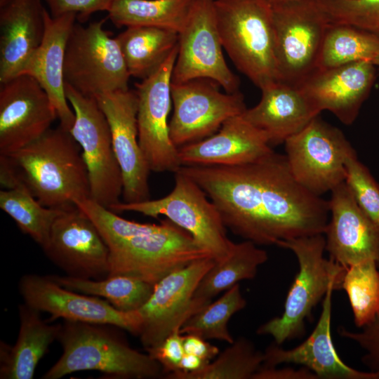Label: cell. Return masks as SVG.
<instances>
[{"label": "cell", "instance_id": "cell-37", "mask_svg": "<svg viewBox=\"0 0 379 379\" xmlns=\"http://www.w3.org/2000/svg\"><path fill=\"white\" fill-rule=\"evenodd\" d=\"M329 23L353 26L379 37V0H316Z\"/></svg>", "mask_w": 379, "mask_h": 379}, {"label": "cell", "instance_id": "cell-28", "mask_svg": "<svg viewBox=\"0 0 379 379\" xmlns=\"http://www.w3.org/2000/svg\"><path fill=\"white\" fill-rule=\"evenodd\" d=\"M116 39L131 77L152 74L178 45L179 34L154 27H128Z\"/></svg>", "mask_w": 379, "mask_h": 379}, {"label": "cell", "instance_id": "cell-30", "mask_svg": "<svg viewBox=\"0 0 379 379\" xmlns=\"http://www.w3.org/2000/svg\"><path fill=\"white\" fill-rule=\"evenodd\" d=\"M267 260V251L255 243L248 240L234 243L228 258L215 262L201 280L194 298L210 303L215 296L239 281L255 278L259 267Z\"/></svg>", "mask_w": 379, "mask_h": 379}, {"label": "cell", "instance_id": "cell-25", "mask_svg": "<svg viewBox=\"0 0 379 379\" xmlns=\"http://www.w3.org/2000/svg\"><path fill=\"white\" fill-rule=\"evenodd\" d=\"M46 11L41 0H0V83L21 74L41 44Z\"/></svg>", "mask_w": 379, "mask_h": 379}, {"label": "cell", "instance_id": "cell-12", "mask_svg": "<svg viewBox=\"0 0 379 379\" xmlns=\"http://www.w3.org/2000/svg\"><path fill=\"white\" fill-rule=\"evenodd\" d=\"M211 257L194 261L166 275L154 286L147 302L138 310V335L145 350L159 345L207 303L194 298L197 288L215 264Z\"/></svg>", "mask_w": 379, "mask_h": 379}, {"label": "cell", "instance_id": "cell-19", "mask_svg": "<svg viewBox=\"0 0 379 379\" xmlns=\"http://www.w3.org/2000/svg\"><path fill=\"white\" fill-rule=\"evenodd\" d=\"M96 99L109 125L113 148L122 173L123 202L150 199L151 170L138 140L136 91H118Z\"/></svg>", "mask_w": 379, "mask_h": 379}, {"label": "cell", "instance_id": "cell-21", "mask_svg": "<svg viewBox=\"0 0 379 379\" xmlns=\"http://www.w3.org/2000/svg\"><path fill=\"white\" fill-rule=\"evenodd\" d=\"M375 67L371 61L362 60L319 69L299 86L319 112L328 110L350 125L371 92Z\"/></svg>", "mask_w": 379, "mask_h": 379}, {"label": "cell", "instance_id": "cell-29", "mask_svg": "<svg viewBox=\"0 0 379 379\" xmlns=\"http://www.w3.org/2000/svg\"><path fill=\"white\" fill-rule=\"evenodd\" d=\"M194 0H114L108 18L117 27L145 26L178 34L184 28Z\"/></svg>", "mask_w": 379, "mask_h": 379}, {"label": "cell", "instance_id": "cell-23", "mask_svg": "<svg viewBox=\"0 0 379 379\" xmlns=\"http://www.w3.org/2000/svg\"><path fill=\"white\" fill-rule=\"evenodd\" d=\"M273 152L264 134L242 114L227 120L210 137L178 148L182 166L242 165L260 159Z\"/></svg>", "mask_w": 379, "mask_h": 379}, {"label": "cell", "instance_id": "cell-6", "mask_svg": "<svg viewBox=\"0 0 379 379\" xmlns=\"http://www.w3.org/2000/svg\"><path fill=\"white\" fill-rule=\"evenodd\" d=\"M223 48L255 86L279 80L272 6L265 0H215Z\"/></svg>", "mask_w": 379, "mask_h": 379}, {"label": "cell", "instance_id": "cell-16", "mask_svg": "<svg viewBox=\"0 0 379 379\" xmlns=\"http://www.w3.org/2000/svg\"><path fill=\"white\" fill-rule=\"evenodd\" d=\"M42 249L67 276L100 279L109 274L108 246L95 223L76 205L57 216Z\"/></svg>", "mask_w": 379, "mask_h": 379}, {"label": "cell", "instance_id": "cell-41", "mask_svg": "<svg viewBox=\"0 0 379 379\" xmlns=\"http://www.w3.org/2000/svg\"><path fill=\"white\" fill-rule=\"evenodd\" d=\"M184 335L175 329L159 345L146 350L161 366L164 373L179 371L180 362L185 354Z\"/></svg>", "mask_w": 379, "mask_h": 379}, {"label": "cell", "instance_id": "cell-34", "mask_svg": "<svg viewBox=\"0 0 379 379\" xmlns=\"http://www.w3.org/2000/svg\"><path fill=\"white\" fill-rule=\"evenodd\" d=\"M0 208L41 248L47 243L54 220L63 210L41 205L24 187L1 190Z\"/></svg>", "mask_w": 379, "mask_h": 379}, {"label": "cell", "instance_id": "cell-11", "mask_svg": "<svg viewBox=\"0 0 379 379\" xmlns=\"http://www.w3.org/2000/svg\"><path fill=\"white\" fill-rule=\"evenodd\" d=\"M284 145L295 179L319 196L345 182L346 161L355 152L343 132L319 115L288 138Z\"/></svg>", "mask_w": 379, "mask_h": 379}, {"label": "cell", "instance_id": "cell-3", "mask_svg": "<svg viewBox=\"0 0 379 379\" xmlns=\"http://www.w3.org/2000/svg\"><path fill=\"white\" fill-rule=\"evenodd\" d=\"M21 187L43 206L65 209L91 199L88 173L81 149L61 126L23 148L6 155Z\"/></svg>", "mask_w": 379, "mask_h": 379}, {"label": "cell", "instance_id": "cell-32", "mask_svg": "<svg viewBox=\"0 0 379 379\" xmlns=\"http://www.w3.org/2000/svg\"><path fill=\"white\" fill-rule=\"evenodd\" d=\"M378 55L379 37L351 25L329 23L317 69L362 60L373 62Z\"/></svg>", "mask_w": 379, "mask_h": 379}, {"label": "cell", "instance_id": "cell-7", "mask_svg": "<svg viewBox=\"0 0 379 379\" xmlns=\"http://www.w3.org/2000/svg\"><path fill=\"white\" fill-rule=\"evenodd\" d=\"M109 210L136 212L157 218L164 216L187 231L216 262L230 255L234 242L227 235L220 213L205 192L190 178L178 171L175 185L166 196L136 203L120 201Z\"/></svg>", "mask_w": 379, "mask_h": 379}, {"label": "cell", "instance_id": "cell-31", "mask_svg": "<svg viewBox=\"0 0 379 379\" xmlns=\"http://www.w3.org/2000/svg\"><path fill=\"white\" fill-rule=\"evenodd\" d=\"M50 276L66 288L102 298L116 309L125 312L140 309L149 299L154 286L140 278L124 274L109 275L100 279Z\"/></svg>", "mask_w": 379, "mask_h": 379}, {"label": "cell", "instance_id": "cell-22", "mask_svg": "<svg viewBox=\"0 0 379 379\" xmlns=\"http://www.w3.org/2000/svg\"><path fill=\"white\" fill-rule=\"evenodd\" d=\"M331 287L323 298L318 322L310 336L288 350L273 343L263 352L264 366L281 364L300 365L315 373L319 379H379V373L350 367L338 356L331 336Z\"/></svg>", "mask_w": 379, "mask_h": 379}, {"label": "cell", "instance_id": "cell-14", "mask_svg": "<svg viewBox=\"0 0 379 379\" xmlns=\"http://www.w3.org/2000/svg\"><path fill=\"white\" fill-rule=\"evenodd\" d=\"M214 2L194 0L179 33L172 83L206 79L222 86L227 93H235L239 91V79L228 67L222 54Z\"/></svg>", "mask_w": 379, "mask_h": 379}, {"label": "cell", "instance_id": "cell-39", "mask_svg": "<svg viewBox=\"0 0 379 379\" xmlns=\"http://www.w3.org/2000/svg\"><path fill=\"white\" fill-rule=\"evenodd\" d=\"M338 333L341 338L357 343L364 351L361 362L369 371L379 373V313L359 331H352L340 326Z\"/></svg>", "mask_w": 379, "mask_h": 379}, {"label": "cell", "instance_id": "cell-38", "mask_svg": "<svg viewBox=\"0 0 379 379\" xmlns=\"http://www.w3.org/2000/svg\"><path fill=\"white\" fill-rule=\"evenodd\" d=\"M345 182L359 206L379 225V184L367 168L352 154L345 164Z\"/></svg>", "mask_w": 379, "mask_h": 379}, {"label": "cell", "instance_id": "cell-33", "mask_svg": "<svg viewBox=\"0 0 379 379\" xmlns=\"http://www.w3.org/2000/svg\"><path fill=\"white\" fill-rule=\"evenodd\" d=\"M263 352L245 337H239L217 358L195 372H171L168 379H252L263 364Z\"/></svg>", "mask_w": 379, "mask_h": 379}, {"label": "cell", "instance_id": "cell-17", "mask_svg": "<svg viewBox=\"0 0 379 379\" xmlns=\"http://www.w3.org/2000/svg\"><path fill=\"white\" fill-rule=\"evenodd\" d=\"M24 302L50 314L48 321H64L105 324L137 335L140 329L138 311L125 312L106 300L63 287L50 275L27 274L18 284Z\"/></svg>", "mask_w": 379, "mask_h": 379}, {"label": "cell", "instance_id": "cell-35", "mask_svg": "<svg viewBox=\"0 0 379 379\" xmlns=\"http://www.w3.org/2000/svg\"><path fill=\"white\" fill-rule=\"evenodd\" d=\"M246 306L240 286L235 284L217 300L211 302L190 317L181 326L180 333L192 334L205 340L234 341L228 329L231 317Z\"/></svg>", "mask_w": 379, "mask_h": 379}, {"label": "cell", "instance_id": "cell-24", "mask_svg": "<svg viewBox=\"0 0 379 379\" xmlns=\"http://www.w3.org/2000/svg\"><path fill=\"white\" fill-rule=\"evenodd\" d=\"M260 90V102L242 117L264 134L271 146L284 143L320 114L300 86L277 80Z\"/></svg>", "mask_w": 379, "mask_h": 379}, {"label": "cell", "instance_id": "cell-45", "mask_svg": "<svg viewBox=\"0 0 379 379\" xmlns=\"http://www.w3.org/2000/svg\"><path fill=\"white\" fill-rule=\"evenodd\" d=\"M267 3H269L270 4H276V3H279V2H281V1H289V0H265Z\"/></svg>", "mask_w": 379, "mask_h": 379}, {"label": "cell", "instance_id": "cell-15", "mask_svg": "<svg viewBox=\"0 0 379 379\" xmlns=\"http://www.w3.org/2000/svg\"><path fill=\"white\" fill-rule=\"evenodd\" d=\"M178 52V45L152 74L135 84L139 144L151 171L156 173H175L182 166L168 121L172 73Z\"/></svg>", "mask_w": 379, "mask_h": 379}, {"label": "cell", "instance_id": "cell-20", "mask_svg": "<svg viewBox=\"0 0 379 379\" xmlns=\"http://www.w3.org/2000/svg\"><path fill=\"white\" fill-rule=\"evenodd\" d=\"M326 234L329 258L346 269L373 260L379 267V225L357 204L345 182L331 191Z\"/></svg>", "mask_w": 379, "mask_h": 379}, {"label": "cell", "instance_id": "cell-36", "mask_svg": "<svg viewBox=\"0 0 379 379\" xmlns=\"http://www.w3.org/2000/svg\"><path fill=\"white\" fill-rule=\"evenodd\" d=\"M342 289L348 296L357 328L371 322L379 313V267L368 260L347 268Z\"/></svg>", "mask_w": 379, "mask_h": 379}, {"label": "cell", "instance_id": "cell-26", "mask_svg": "<svg viewBox=\"0 0 379 379\" xmlns=\"http://www.w3.org/2000/svg\"><path fill=\"white\" fill-rule=\"evenodd\" d=\"M76 20L74 13L53 18L46 10L43 40L21 72L39 82L55 109L59 125L69 131L75 115L65 95L63 67L67 39Z\"/></svg>", "mask_w": 379, "mask_h": 379}, {"label": "cell", "instance_id": "cell-10", "mask_svg": "<svg viewBox=\"0 0 379 379\" xmlns=\"http://www.w3.org/2000/svg\"><path fill=\"white\" fill-rule=\"evenodd\" d=\"M65 92L75 115L69 133L81 149L91 199L109 209L121 201L123 177L107 119L95 98L84 95L66 83Z\"/></svg>", "mask_w": 379, "mask_h": 379}, {"label": "cell", "instance_id": "cell-9", "mask_svg": "<svg viewBox=\"0 0 379 379\" xmlns=\"http://www.w3.org/2000/svg\"><path fill=\"white\" fill-rule=\"evenodd\" d=\"M270 5L279 80L299 86L317 70L329 22L316 0Z\"/></svg>", "mask_w": 379, "mask_h": 379}, {"label": "cell", "instance_id": "cell-43", "mask_svg": "<svg viewBox=\"0 0 379 379\" xmlns=\"http://www.w3.org/2000/svg\"><path fill=\"white\" fill-rule=\"evenodd\" d=\"M206 340L196 335L185 334L183 341L185 352L198 356L210 362L218 356L219 349Z\"/></svg>", "mask_w": 379, "mask_h": 379}, {"label": "cell", "instance_id": "cell-1", "mask_svg": "<svg viewBox=\"0 0 379 379\" xmlns=\"http://www.w3.org/2000/svg\"><path fill=\"white\" fill-rule=\"evenodd\" d=\"M218 209L227 229L257 245L324 234L328 201L293 177L285 155L274 152L230 166H183Z\"/></svg>", "mask_w": 379, "mask_h": 379}, {"label": "cell", "instance_id": "cell-27", "mask_svg": "<svg viewBox=\"0 0 379 379\" xmlns=\"http://www.w3.org/2000/svg\"><path fill=\"white\" fill-rule=\"evenodd\" d=\"M40 313L25 302L19 305L17 340L13 346L0 343L1 379H32L39 361L58 339L61 324L50 325Z\"/></svg>", "mask_w": 379, "mask_h": 379}, {"label": "cell", "instance_id": "cell-4", "mask_svg": "<svg viewBox=\"0 0 379 379\" xmlns=\"http://www.w3.org/2000/svg\"><path fill=\"white\" fill-rule=\"evenodd\" d=\"M109 325L64 321L57 340L62 353L43 375L60 379L74 372L96 371L109 378H155L164 373L161 366L112 331Z\"/></svg>", "mask_w": 379, "mask_h": 379}, {"label": "cell", "instance_id": "cell-2", "mask_svg": "<svg viewBox=\"0 0 379 379\" xmlns=\"http://www.w3.org/2000/svg\"><path fill=\"white\" fill-rule=\"evenodd\" d=\"M74 204L95 223L109 251V275L140 278L153 285L170 273L211 257L185 230L168 218L159 224L124 219L91 199Z\"/></svg>", "mask_w": 379, "mask_h": 379}, {"label": "cell", "instance_id": "cell-44", "mask_svg": "<svg viewBox=\"0 0 379 379\" xmlns=\"http://www.w3.org/2000/svg\"><path fill=\"white\" fill-rule=\"evenodd\" d=\"M208 363L209 361L198 356L185 353L180 362L178 371L185 373L195 372L203 368Z\"/></svg>", "mask_w": 379, "mask_h": 379}, {"label": "cell", "instance_id": "cell-40", "mask_svg": "<svg viewBox=\"0 0 379 379\" xmlns=\"http://www.w3.org/2000/svg\"><path fill=\"white\" fill-rule=\"evenodd\" d=\"M50 14L57 18L67 13H74L80 22L88 20L98 11H107L114 0H44Z\"/></svg>", "mask_w": 379, "mask_h": 379}, {"label": "cell", "instance_id": "cell-46", "mask_svg": "<svg viewBox=\"0 0 379 379\" xmlns=\"http://www.w3.org/2000/svg\"><path fill=\"white\" fill-rule=\"evenodd\" d=\"M375 66L379 67V55L372 62Z\"/></svg>", "mask_w": 379, "mask_h": 379}, {"label": "cell", "instance_id": "cell-18", "mask_svg": "<svg viewBox=\"0 0 379 379\" xmlns=\"http://www.w3.org/2000/svg\"><path fill=\"white\" fill-rule=\"evenodd\" d=\"M56 118L48 94L31 75L20 74L0 83V155L39 139Z\"/></svg>", "mask_w": 379, "mask_h": 379}, {"label": "cell", "instance_id": "cell-42", "mask_svg": "<svg viewBox=\"0 0 379 379\" xmlns=\"http://www.w3.org/2000/svg\"><path fill=\"white\" fill-rule=\"evenodd\" d=\"M252 379H319L315 373L305 367L295 369L291 367L262 366Z\"/></svg>", "mask_w": 379, "mask_h": 379}, {"label": "cell", "instance_id": "cell-13", "mask_svg": "<svg viewBox=\"0 0 379 379\" xmlns=\"http://www.w3.org/2000/svg\"><path fill=\"white\" fill-rule=\"evenodd\" d=\"M171 99L169 133L178 148L210 137L247 109L239 91L221 93L216 82L206 79L172 83Z\"/></svg>", "mask_w": 379, "mask_h": 379}, {"label": "cell", "instance_id": "cell-5", "mask_svg": "<svg viewBox=\"0 0 379 379\" xmlns=\"http://www.w3.org/2000/svg\"><path fill=\"white\" fill-rule=\"evenodd\" d=\"M295 255L299 270L288 292L284 310L258 327L256 333L270 335L281 345L298 338L305 332V320L333 287L341 290L346 268L324 256L326 239L324 234L291 239L280 244Z\"/></svg>", "mask_w": 379, "mask_h": 379}, {"label": "cell", "instance_id": "cell-8", "mask_svg": "<svg viewBox=\"0 0 379 379\" xmlns=\"http://www.w3.org/2000/svg\"><path fill=\"white\" fill-rule=\"evenodd\" d=\"M106 18L87 26L75 22L66 45L65 83L97 98L128 89L131 77L116 37L103 28Z\"/></svg>", "mask_w": 379, "mask_h": 379}]
</instances>
